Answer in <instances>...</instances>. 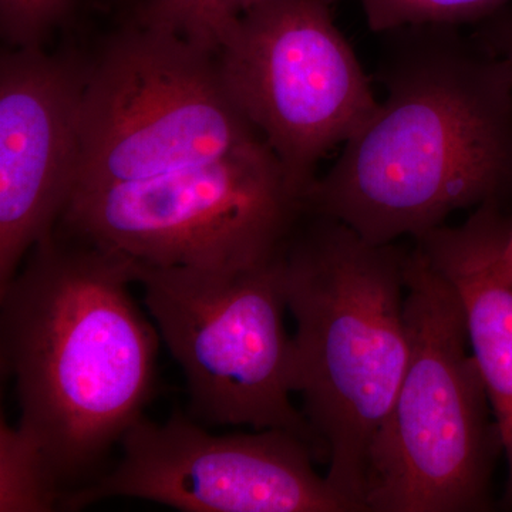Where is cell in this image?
<instances>
[{
	"instance_id": "cell-1",
	"label": "cell",
	"mask_w": 512,
	"mask_h": 512,
	"mask_svg": "<svg viewBox=\"0 0 512 512\" xmlns=\"http://www.w3.org/2000/svg\"><path fill=\"white\" fill-rule=\"evenodd\" d=\"M386 99L308 194L309 212L373 244L421 237L454 212L512 205V70L473 33H382Z\"/></svg>"
},
{
	"instance_id": "cell-2",
	"label": "cell",
	"mask_w": 512,
	"mask_h": 512,
	"mask_svg": "<svg viewBox=\"0 0 512 512\" xmlns=\"http://www.w3.org/2000/svg\"><path fill=\"white\" fill-rule=\"evenodd\" d=\"M2 299L20 426L64 490L90 484L153 397L160 339L130 292L134 259L57 225Z\"/></svg>"
},
{
	"instance_id": "cell-3",
	"label": "cell",
	"mask_w": 512,
	"mask_h": 512,
	"mask_svg": "<svg viewBox=\"0 0 512 512\" xmlns=\"http://www.w3.org/2000/svg\"><path fill=\"white\" fill-rule=\"evenodd\" d=\"M406 255L309 212L282 259L295 393L329 484L356 512L366 511L370 448L409 360Z\"/></svg>"
},
{
	"instance_id": "cell-4",
	"label": "cell",
	"mask_w": 512,
	"mask_h": 512,
	"mask_svg": "<svg viewBox=\"0 0 512 512\" xmlns=\"http://www.w3.org/2000/svg\"><path fill=\"white\" fill-rule=\"evenodd\" d=\"M409 360L367 463L372 512H478L494 507L504 453L456 286L416 244L406 255Z\"/></svg>"
},
{
	"instance_id": "cell-5",
	"label": "cell",
	"mask_w": 512,
	"mask_h": 512,
	"mask_svg": "<svg viewBox=\"0 0 512 512\" xmlns=\"http://www.w3.org/2000/svg\"><path fill=\"white\" fill-rule=\"evenodd\" d=\"M284 252L239 269L134 261V281L183 369L192 420L289 431L308 441L318 460L311 427L291 400L295 350L285 326Z\"/></svg>"
},
{
	"instance_id": "cell-6",
	"label": "cell",
	"mask_w": 512,
	"mask_h": 512,
	"mask_svg": "<svg viewBox=\"0 0 512 512\" xmlns=\"http://www.w3.org/2000/svg\"><path fill=\"white\" fill-rule=\"evenodd\" d=\"M309 214L268 144L74 192L59 225L140 264L239 269L282 254Z\"/></svg>"
},
{
	"instance_id": "cell-7",
	"label": "cell",
	"mask_w": 512,
	"mask_h": 512,
	"mask_svg": "<svg viewBox=\"0 0 512 512\" xmlns=\"http://www.w3.org/2000/svg\"><path fill=\"white\" fill-rule=\"evenodd\" d=\"M264 144L225 89L211 50L128 20L90 59L77 190L146 180Z\"/></svg>"
},
{
	"instance_id": "cell-8",
	"label": "cell",
	"mask_w": 512,
	"mask_h": 512,
	"mask_svg": "<svg viewBox=\"0 0 512 512\" xmlns=\"http://www.w3.org/2000/svg\"><path fill=\"white\" fill-rule=\"evenodd\" d=\"M225 89L299 190L380 101L326 0H255L215 47Z\"/></svg>"
},
{
	"instance_id": "cell-9",
	"label": "cell",
	"mask_w": 512,
	"mask_h": 512,
	"mask_svg": "<svg viewBox=\"0 0 512 512\" xmlns=\"http://www.w3.org/2000/svg\"><path fill=\"white\" fill-rule=\"evenodd\" d=\"M123 456L63 497L77 511L113 497L185 512H355L313 468L315 450L285 430L211 434L188 414L141 417L120 441Z\"/></svg>"
},
{
	"instance_id": "cell-10",
	"label": "cell",
	"mask_w": 512,
	"mask_h": 512,
	"mask_svg": "<svg viewBox=\"0 0 512 512\" xmlns=\"http://www.w3.org/2000/svg\"><path fill=\"white\" fill-rule=\"evenodd\" d=\"M90 59L8 47L0 56V288L53 234L77 190Z\"/></svg>"
},
{
	"instance_id": "cell-11",
	"label": "cell",
	"mask_w": 512,
	"mask_h": 512,
	"mask_svg": "<svg viewBox=\"0 0 512 512\" xmlns=\"http://www.w3.org/2000/svg\"><path fill=\"white\" fill-rule=\"evenodd\" d=\"M512 205H481L457 227L441 225L414 239L434 268L456 286L468 338L483 376L505 457L504 507L512 508V285L497 268L510 229Z\"/></svg>"
},
{
	"instance_id": "cell-12",
	"label": "cell",
	"mask_w": 512,
	"mask_h": 512,
	"mask_svg": "<svg viewBox=\"0 0 512 512\" xmlns=\"http://www.w3.org/2000/svg\"><path fill=\"white\" fill-rule=\"evenodd\" d=\"M64 490L42 444L26 427L0 423V512L62 510Z\"/></svg>"
},
{
	"instance_id": "cell-13",
	"label": "cell",
	"mask_w": 512,
	"mask_h": 512,
	"mask_svg": "<svg viewBox=\"0 0 512 512\" xmlns=\"http://www.w3.org/2000/svg\"><path fill=\"white\" fill-rule=\"evenodd\" d=\"M255 0H141L130 20L163 30L215 52L218 40L232 20Z\"/></svg>"
},
{
	"instance_id": "cell-14",
	"label": "cell",
	"mask_w": 512,
	"mask_h": 512,
	"mask_svg": "<svg viewBox=\"0 0 512 512\" xmlns=\"http://www.w3.org/2000/svg\"><path fill=\"white\" fill-rule=\"evenodd\" d=\"M330 6L340 0H326ZM372 32L414 25L476 26L510 0H356Z\"/></svg>"
},
{
	"instance_id": "cell-15",
	"label": "cell",
	"mask_w": 512,
	"mask_h": 512,
	"mask_svg": "<svg viewBox=\"0 0 512 512\" xmlns=\"http://www.w3.org/2000/svg\"><path fill=\"white\" fill-rule=\"evenodd\" d=\"M83 0H0V36L8 47H45L79 18Z\"/></svg>"
},
{
	"instance_id": "cell-16",
	"label": "cell",
	"mask_w": 512,
	"mask_h": 512,
	"mask_svg": "<svg viewBox=\"0 0 512 512\" xmlns=\"http://www.w3.org/2000/svg\"><path fill=\"white\" fill-rule=\"evenodd\" d=\"M473 35L494 55L510 64L512 70V5L510 3L474 26Z\"/></svg>"
},
{
	"instance_id": "cell-17",
	"label": "cell",
	"mask_w": 512,
	"mask_h": 512,
	"mask_svg": "<svg viewBox=\"0 0 512 512\" xmlns=\"http://www.w3.org/2000/svg\"><path fill=\"white\" fill-rule=\"evenodd\" d=\"M497 268L503 279L512 285V214L507 239H505L503 251L498 256Z\"/></svg>"
},
{
	"instance_id": "cell-18",
	"label": "cell",
	"mask_w": 512,
	"mask_h": 512,
	"mask_svg": "<svg viewBox=\"0 0 512 512\" xmlns=\"http://www.w3.org/2000/svg\"><path fill=\"white\" fill-rule=\"evenodd\" d=\"M94 2L106 6H131V10H133L141 0H94Z\"/></svg>"
}]
</instances>
